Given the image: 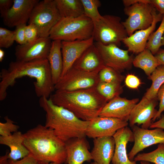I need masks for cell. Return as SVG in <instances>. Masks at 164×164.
Returning <instances> with one entry per match:
<instances>
[{
	"label": "cell",
	"mask_w": 164,
	"mask_h": 164,
	"mask_svg": "<svg viewBox=\"0 0 164 164\" xmlns=\"http://www.w3.org/2000/svg\"><path fill=\"white\" fill-rule=\"evenodd\" d=\"M28 76L36 80L34 82L37 96L49 98L55 90L50 65L47 59L26 61H15L9 63L7 69H2L0 73V101L7 96V89L14 86L17 79Z\"/></svg>",
	"instance_id": "obj_1"
},
{
	"label": "cell",
	"mask_w": 164,
	"mask_h": 164,
	"mask_svg": "<svg viewBox=\"0 0 164 164\" xmlns=\"http://www.w3.org/2000/svg\"><path fill=\"white\" fill-rule=\"evenodd\" d=\"M23 135V143L29 154L41 164L65 163V142L57 136L53 130L39 124Z\"/></svg>",
	"instance_id": "obj_2"
},
{
	"label": "cell",
	"mask_w": 164,
	"mask_h": 164,
	"mask_svg": "<svg viewBox=\"0 0 164 164\" xmlns=\"http://www.w3.org/2000/svg\"><path fill=\"white\" fill-rule=\"evenodd\" d=\"M55 104L70 111L79 118L91 121L99 116L108 102L96 87L72 91H56L50 96Z\"/></svg>",
	"instance_id": "obj_3"
},
{
	"label": "cell",
	"mask_w": 164,
	"mask_h": 164,
	"mask_svg": "<svg viewBox=\"0 0 164 164\" xmlns=\"http://www.w3.org/2000/svg\"><path fill=\"white\" fill-rule=\"evenodd\" d=\"M39 104L46 113L45 126L53 130L63 141L86 137L90 121L81 120L69 110L55 104L50 97H40Z\"/></svg>",
	"instance_id": "obj_4"
},
{
	"label": "cell",
	"mask_w": 164,
	"mask_h": 164,
	"mask_svg": "<svg viewBox=\"0 0 164 164\" xmlns=\"http://www.w3.org/2000/svg\"><path fill=\"white\" fill-rule=\"evenodd\" d=\"M94 25L84 15L77 17L61 18L51 29L49 37L52 40L72 41L93 37Z\"/></svg>",
	"instance_id": "obj_5"
},
{
	"label": "cell",
	"mask_w": 164,
	"mask_h": 164,
	"mask_svg": "<svg viewBox=\"0 0 164 164\" xmlns=\"http://www.w3.org/2000/svg\"><path fill=\"white\" fill-rule=\"evenodd\" d=\"M118 16L106 15L94 23L93 37L96 42L104 45L120 46L121 42L128 36L126 30Z\"/></svg>",
	"instance_id": "obj_6"
},
{
	"label": "cell",
	"mask_w": 164,
	"mask_h": 164,
	"mask_svg": "<svg viewBox=\"0 0 164 164\" xmlns=\"http://www.w3.org/2000/svg\"><path fill=\"white\" fill-rule=\"evenodd\" d=\"M61 18L54 0H43L35 6L28 23L36 27L39 37H47L52 28Z\"/></svg>",
	"instance_id": "obj_7"
},
{
	"label": "cell",
	"mask_w": 164,
	"mask_h": 164,
	"mask_svg": "<svg viewBox=\"0 0 164 164\" xmlns=\"http://www.w3.org/2000/svg\"><path fill=\"white\" fill-rule=\"evenodd\" d=\"M154 7L149 3L139 2L125 7V14L128 18L122 23L128 36L137 30L144 29L152 25L153 21L152 11Z\"/></svg>",
	"instance_id": "obj_8"
},
{
	"label": "cell",
	"mask_w": 164,
	"mask_h": 164,
	"mask_svg": "<svg viewBox=\"0 0 164 164\" xmlns=\"http://www.w3.org/2000/svg\"><path fill=\"white\" fill-rule=\"evenodd\" d=\"M98 74L72 67L55 85V90L72 91L96 87L100 82Z\"/></svg>",
	"instance_id": "obj_9"
},
{
	"label": "cell",
	"mask_w": 164,
	"mask_h": 164,
	"mask_svg": "<svg viewBox=\"0 0 164 164\" xmlns=\"http://www.w3.org/2000/svg\"><path fill=\"white\" fill-rule=\"evenodd\" d=\"M106 66L110 67L121 73L130 69L134 58L129 54L128 51L121 49L114 44L104 45L95 42Z\"/></svg>",
	"instance_id": "obj_10"
},
{
	"label": "cell",
	"mask_w": 164,
	"mask_h": 164,
	"mask_svg": "<svg viewBox=\"0 0 164 164\" xmlns=\"http://www.w3.org/2000/svg\"><path fill=\"white\" fill-rule=\"evenodd\" d=\"M134 137V144L128 154L129 159L134 160L136 155L144 149L157 144H164V131L156 128L149 130L135 125L132 127Z\"/></svg>",
	"instance_id": "obj_11"
},
{
	"label": "cell",
	"mask_w": 164,
	"mask_h": 164,
	"mask_svg": "<svg viewBox=\"0 0 164 164\" xmlns=\"http://www.w3.org/2000/svg\"><path fill=\"white\" fill-rule=\"evenodd\" d=\"M49 37H39L36 40L15 47L16 60L26 61L36 59H47L52 44Z\"/></svg>",
	"instance_id": "obj_12"
},
{
	"label": "cell",
	"mask_w": 164,
	"mask_h": 164,
	"mask_svg": "<svg viewBox=\"0 0 164 164\" xmlns=\"http://www.w3.org/2000/svg\"><path fill=\"white\" fill-rule=\"evenodd\" d=\"M128 124V121L120 119L98 116L90 121L86 136L93 139L113 136L118 130L127 126Z\"/></svg>",
	"instance_id": "obj_13"
},
{
	"label": "cell",
	"mask_w": 164,
	"mask_h": 164,
	"mask_svg": "<svg viewBox=\"0 0 164 164\" xmlns=\"http://www.w3.org/2000/svg\"><path fill=\"white\" fill-rule=\"evenodd\" d=\"M157 101V99H149L143 97L131 112L128 120L130 126L132 127L137 124L143 128H149L158 111L155 109Z\"/></svg>",
	"instance_id": "obj_14"
},
{
	"label": "cell",
	"mask_w": 164,
	"mask_h": 164,
	"mask_svg": "<svg viewBox=\"0 0 164 164\" xmlns=\"http://www.w3.org/2000/svg\"><path fill=\"white\" fill-rule=\"evenodd\" d=\"M39 0H14L11 9L2 17L4 24L9 27L26 24Z\"/></svg>",
	"instance_id": "obj_15"
},
{
	"label": "cell",
	"mask_w": 164,
	"mask_h": 164,
	"mask_svg": "<svg viewBox=\"0 0 164 164\" xmlns=\"http://www.w3.org/2000/svg\"><path fill=\"white\" fill-rule=\"evenodd\" d=\"M94 41L93 37L85 40L62 41L63 68L60 78L66 74L84 52L94 43Z\"/></svg>",
	"instance_id": "obj_16"
},
{
	"label": "cell",
	"mask_w": 164,
	"mask_h": 164,
	"mask_svg": "<svg viewBox=\"0 0 164 164\" xmlns=\"http://www.w3.org/2000/svg\"><path fill=\"white\" fill-rule=\"evenodd\" d=\"M156 11L154 8L152 12L153 21L150 27L145 29L136 31L123 40L122 42L129 52L138 54L146 49L149 38L155 30L157 23L162 19L163 15L159 13H157Z\"/></svg>",
	"instance_id": "obj_17"
},
{
	"label": "cell",
	"mask_w": 164,
	"mask_h": 164,
	"mask_svg": "<svg viewBox=\"0 0 164 164\" xmlns=\"http://www.w3.org/2000/svg\"><path fill=\"white\" fill-rule=\"evenodd\" d=\"M139 101L137 98L128 100L119 96L117 97L106 104L99 116L114 118L128 121L132 109Z\"/></svg>",
	"instance_id": "obj_18"
},
{
	"label": "cell",
	"mask_w": 164,
	"mask_h": 164,
	"mask_svg": "<svg viewBox=\"0 0 164 164\" xmlns=\"http://www.w3.org/2000/svg\"><path fill=\"white\" fill-rule=\"evenodd\" d=\"M67 157L66 164H82L92 160L89 149L88 142L84 138H76L65 142Z\"/></svg>",
	"instance_id": "obj_19"
},
{
	"label": "cell",
	"mask_w": 164,
	"mask_h": 164,
	"mask_svg": "<svg viewBox=\"0 0 164 164\" xmlns=\"http://www.w3.org/2000/svg\"><path fill=\"white\" fill-rule=\"evenodd\" d=\"M115 143L112 164H137L134 160L131 161L128 156L127 146L128 142H134L132 130L128 126L118 130L113 136Z\"/></svg>",
	"instance_id": "obj_20"
},
{
	"label": "cell",
	"mask_w": 164,
	"mask_h": 164,
	"mask_svg": "<svg viewBox=\"0 0 164 164\" xmlns=\"http://www.w3.org/2000/svg\"><path fill=\"white\" fill-rule=\"evenodd\" d=\"M105 66L97 49L94 43L84 52L72 67L86 72L98 73Z\"/></svg>",
	"instance_id": "obj_21"
},
{
	"label": "cell",
	"mask_w": 164,
	"mask_h": 164,
	"mask_svg": "<svg viewBox=\"0 0 164 164\" xmlns=\"http://www.w3.org/2000/svg\"><path fill=\"white\" fill-rule=\"evenodd\" d=\"M91 152L92 160L97 164H110L114 155L115 143L113 136L94 139Z\"/></svg>",
	"instance_id": "obj_22"
},
{
	"label": "cell",
	"mask_w": 164,
	"mask_h": 164,
	"mask_svg": "<svg viewBox=\"0 0 164 164\" xmlns=\"http://www.w3.org/2000/svg\"><path fill=\"white\" fill-rule=\"evenodd\" d=\"M23 134L19 131L8 136H0V144L10 148L8 158L12 161L19 160L29 155V151L23 144Z\"/></svg>",
	"instance_id": "obj_23"
},
{
	"label": "cell",
	"mask_w": 164,
	"mask_h": 164,
	"mask_svg": "<svg viewBox=\"0 0 164 164\" xmlns=\"http://www.w3.org/2000/svg\"><path fill=\"white\" fill-rule=\"evenodd\" d=\"M61 42L60 40H52L47 58L50 65L52 81L54 85L60 78L63 68Z\"/></svg>",
	"instance_id": "obj_24"
},
{
	"label": "cell",
	"mask_w": 164,
	"mask_h": 164,
	"mask_svg": "<svg viewBox=\"0 0 164 164\" xmlns=\"http://www.w3.org/2000/svg\"><path fill=\"white\" fill-rule=\"evenodd\" d=\"M132 64L135 67L142 70L148 77L160 65L155 55L147 49L134 58Z\"/></svg>",
	"instance_id": "obj_25"
},
{
	"label": "cell",
	"mask_w": 164,
	"mask_h": 164,
	"mask_svg": "<svg viewBox=\"0 0 164 164\" xmlns=\"http://www.w3.org/2000/svg\"><path fill=\"white\" fill-rule=\"evenodd\" d=\"M61 18H75L84 15L81 0H54Z\"/></svg>",
	"instance_id": "obj_26"
},
{
	"label": "cell",
	"mask_w": 164,
	"mask_h": 164,
	"mask_svg": "<svg viewBox=\"0 0 164 164\" xmlns=\"http://www.w3.org/2000/svg\"><path fill=\"white\" fill-rule=\"evenodd\" d=\"M148 78L152 80V84L144 96L149 99H157L158 91L164 83V66H158Z\"/></svg>",
	"instance_id": "obj_27"
},
{
	"label": "cell",
	"mask_w": 164,
	"mask_h": 164,
	"mask_svg": "<svg viewBox=\"0 0 164 164\" xmlns=\"http://www.w3.org/2000/svg\"><path fill=\"white\" fill-rule=\"evenodd\" d=\"M98 92L108 102L119 96L123 89L121 84L99 82L96 87Z\"/></svg>",
	"instance_id": "obj_28"
},
{
	"label": "cell",
	"mask_w": 164,
	"mask_h": 164,
	"mask_svg": "<svg viewBox=\"0 0 164 164\" xmlns=\"http://www.w3.org/2000/svg\"><path fill=\"white\" fill-rule=\"evenodd\" d=\"M135 162L144 161L155 164H164V144H159L155 150L148 153H138L135 157Z\"/></svg>",
	"instance_id": "obj_29"
},
{
	"label": "cell",
	"mask_w": 164,
	"mask_h": 164,
	"mask_svg": "<svg viewBox=\"0 0 164 164\" xmlns=\"http://www.w3.org/2000/svg\"><path fill=\"white\" fill-rule=\"evenodd\" d=\"M164 33V15L158 29L150 35L147 42L146 49L149 50L155 55L160 49L161 40Z\"/></svg>",
	"instance_id": "obj_30"
},
{
	"label": "cell",
	"mask_w": 164,
	"mask_h": 164,
	"mask_svg": "<svg viewBox=\"0 0 164 164\" xmlns=\"http://www.w3.org/2000/svg\"><path fill=\"white\" fill-rule=\"evenodd\" d=\"M84 15L91 19L94 23L99 21L102 17L98 11L101 4L99 0H81Z\"/></svg>",
	"instance_id": "obj_31"
},
{
	"label": "cell",
	"mask_w": 164,
	"mask_h": 164,
	"mask_svg": "<svg viewBox=\"0 0 164 164\" xmlns=\"http://www.w3.org/2000/svg\"><path fill=\"white\" fill-rule=\"evenodd\" d=\"M98 74L100 81L104 82L121 84L124 78L121 73L107 66L101 69Z\"/></svg>",
	"instance_id": "obj_32"
},
{
	"label": "cell",
	"mask_w": 164,
	"mask_h": 164,
	"mask_svg": "<svg viewBox=\"0 0 164 164\" xmlns=\"http://www.w3.org/2000/svg\"><path fill=\"white\" fill-rule=\"evenodd\" d=\"M15 41V31L0 28V47L8 48L11 47Z\"/></svg>",
	"instance_id": "obj_33"
},
{
	"label": "cell",
	"mask_w": 164,
	"mask_h": 164,
	"mask_svg": "<svg viewBox=\"0 0 164 164\" xmlns=\"http://www.w3.org/2000/svg\"><path fill=\"white\" fill-rule=\"evenodd\" d=\"M4 118L6 122L4 123L0 122V136L6 137L12 134V133L18 131L19 126L14 124V121L9 118L8 116H5Z\"/></svg>",
	"instance_id": "obj_34"
},
{
	"label": "cell",
	"mask_w": 164,
	"mask_h": 164,
	"mask_svg": "<svg viewBox=\"0 0 164 164\" xmlns=\"http://www.w3.org/2000/svg\"><path fill=\"white\" fill-rule=\"evenodd\" d=\"M25 33L27 43L33 42L39 37L37 29L32 24L26 26Z\"/></svg>",
	"instance_id": "obj_35"
},
{
	"label": "cell",
	"mask_w": 164,
	"mask_h": 164,
	"mask_svg": "<svg viewBox=\"0 0 164 164\" xmlns=\"http://www.w3.org/2000/svg\"><path fill=\"white\" fill-rule=\"evenodd\" d=\"M157 98L159 101V108L156 114L152 120V122H154L156 119L159 118L162 113L164 111V83L158 91Z\"/></svg>",
	"instance_id": "obj_36"
},
{
	"label": "cell",
	"mask_w": 164,
	"mask_h": 164,
	"mask_svg": "<svg viewBox=\"0 0 164 164\" xmlns=\"http://www.w3.org/2000/svg\"><path fill=\"white\" fill-rule=\"evenodd\" d=\"M26 24H21L15 27L14 30L15 33V41L19 45H22L27 43L25 30Z\"/></svg>",
	"instance_id": "obj_37"
},
{
	"label": "cell",
	"mask_w": 164,
	"mask_h": 164,
	"mask_svg": "<svg viewBox=\"0 0 164 164\" xmlns=\"http://www.w3.org/2000/svg\"><path fill=\"white\" fill-rule=\"evenodd\" d=\"M126 85L132 89H137L141 84L140 79L136 76L132 74H128L125 79Z\"/></svg>",
	"instance_id": "obj_38"
},
{
	"label": "cell",
	"mask_w": 164,
	"mask_h": 164,
	"mask_svg": "<svg viewBox=\"0 0 164 164\" xmlns=\"http://www.w3.org/2000/svg\"><path fill=\"white\" fill-rule=\"evenodd\" d=\"M8 164H41L37 160L29 154L19 160L15 161L8 159Z\"/></svg>",
	"instance_id": "obj_39"
},
{
	"label": "cell",
	"mask_w": 164,
	"mask_h": 164,
	"mask_svg": "<svg viewBox=\"0 0 164 164\" xmlns=\"http://www.w3.org/2000/svg\"><path fill=\"white\" fill-rule=\"evenodd\" d=\"M14 3V0H0V13L3 17L11 9Z\"/></svg>",
	"instance_id": "obj_40"
},
{
	"label": "cell",
	"mask_w": 164,
	"mask_h": 164,
	"mask_svg": "<svg viewBox=\"0 0 164 164\" xmlns=\"http://www.w3.org/2000/svg\"><path fill=\"white\" fill-rule=\"evenodd\" d=\"M150 3L159 13L164 15V0H150Z\"/></svg>",
	"instance_id": "obj_41"
},
{
	"label": "cell",
	"mask_w": 164,
	"mask_h": 164,
	"mask_svg": "<svg viewBox=\"0 0 164 164\" xmlns=\"http://www.w3.org/2000/svg\"><path fill=\"white\" fill-rule=\"evenodd\" d=\"M122 2L125 7H128L139 2L150 3V0H123Z\"/></svg>",
	"instance_id": "obj_42"
},
{
	"label": "cell",
	"mask_w": 164,
	"mask_h": 164,
	"mask_svg": "<svg viewBox=\"0 0 164 164\" xmlns=\"http://www.w3.org/2000/svg\"><path fill=\"white\" fill-rule=\"evenodd\" d=\"M150 128H160L164 129V115L158 121L152 122L150 127Z\"/></svg>",
	"instance_id": "obj_43"
},
{
	"label": "cell",
	"mask_w": 164,
	"mask_h": 164,
	"mask_svg": "<svg viewBox=\"0 0 164 164\" xmlns=\"http://www.w3.org/2000/svg\"><path fill=\"white\" fill-rule=\"evenodd\" d=\"M155 56L160 65L164 66V49L160 48Z\"/></svg>",
	"instance_id": "obj_44"
},
{
	"label": "cell",
	"mask_w": 164,
	"mask_h": 164,
	"mask_svg": "<svg viewBox=\"0 0 164 164\" xmlns=\"http://www.w3.org/2000/svg\"><path fill=\"white\" fill-rule=\"evenodd\" d=\"M9 152L7 150L4 155L0 156V164H8V155Z\"/></svg>",
	"instance_id": "obj_45"
},
{
	"label": "cell",
	"mask_w": 164,
	"mask_h": 164,
	"mask_svg": "<svg viewBox=\"0 0 164 164\" xmlns=\"http://www.w3.org/2000/svg\"><path fill=\"white\" fill-rule=\"evenodd\" d=\"M5 55V52L2 49H0V61L1 62L3 60Z\"/></svg>",
	"instance_id": "obj_46"
},
{
	"label": "cell",
	"mask_w": 164,
	"mask_h": 164,
	"mask_svg": "<svg viewBox=\"0 0 164 164\" xmlns=\"http://www.w3.org/2000/svg\"><path fill=\"white\" fill-rule=\"evenodd\" d=\"M161 46H164V33L162 39Z\"/></svg>",
	"instance_id": "obj_47"
},
{
	"label": "cell",
	"mask_w": 164,
	"mask_h": 164,
	"mask_svg": "<svg viewBox=\"0 0 164 164\" xmlns=\"http://www.w3.org/2000/svg\"><path fill=\"white\" fill-rule=\"evenodd\" d=\"M140 163L141 164H151L149 162L144 161H140Z\"/></svg>",
	"instance_id": "obj_48"
},
{
	"label": "cell",
	"mask_w": 164,
	"mask_h": 164,
	"mask_svg": "<svg viewBox=\"0 0 164 164\" xmlns=\"http://www.w3.org/2000/svg\"><path fill=\"white\" fill-rule=\"evenodd\" d=\"M49 164H63L59 163H56V162H51L49 163Z\"/></svg>",
	"instance_id": "obj_49"
},
{
	"label": "cell",
	"mask_w": 164,
	"mask_h": 164,
	"mask_svg": "<svg viewBox=\"0 0 164 164\" xmlns=\"http://www.w3.org/2000/svg\"><path fill=\"white\" fill-rule=\"evenodd\" d=\"M91 164H97L96 162H91Z\"/></svg>",
	"instance_id": "obj_50"
}]
</instances>
